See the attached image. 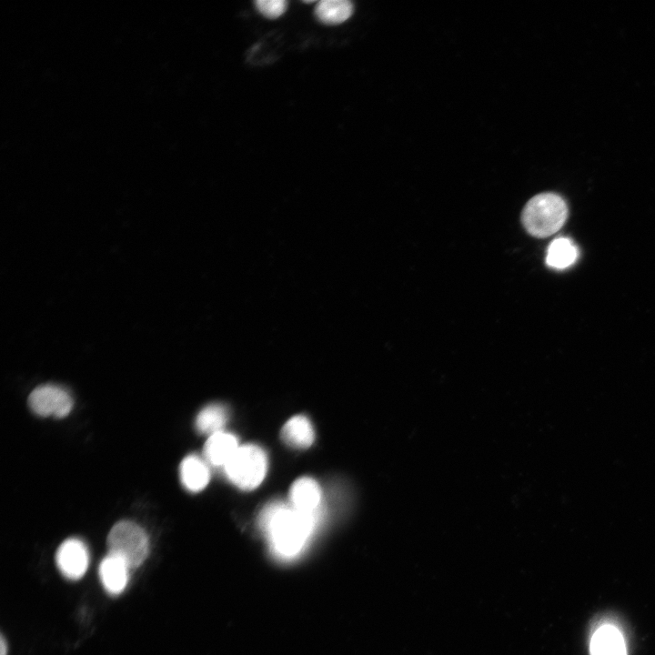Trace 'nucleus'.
Masks as SVG:
<instances>
[{"instance_id": "nucleus-1", "label": "nucleus", "mask_w": 655, "mask_h": 655, "mask_svg": "<svg viewBox=\"0 0 655 655\" xmlns=\"http://www.w3.org/2000/svg\"><path fill=\"white\" fill-rule=\"evenodd\" d=\"M319 512L306 513L276 501L267 505L259 515L273 553L289 559L297 556L307 544L319 520Z\"/></svg>"}, {"instance_id": "nucleus-2", "label": "nucleus", "mask_w": 655, "mask_h": 655, "mask_svg": "<svg viewBox=\"0 0 655 655\" xmlns=\"http://www.w3.org/2000/svg\"><path fill=\"white\" fill-rule=\"evenodd\" d=\"M568 216L565 200L551 192L533 196L525 206L521 220L526 230L536 237H547L560 229Z\"/></svg>"}, {"instance_id": "nucleus-3", "label": "nucleus", "mask_w": 655, "mask_h": 655, "mask_svg": "<svg viewBox=\"0 0 655 655\" xmlns=\"http://www.w3.org/2000/svg\"><path fill=\"white\" fill-rule=\"evenodd\" d=\"M227 479L243 490H251L263 481L267 470L266 452L257 445L238 448L224 467Z\"/></svg>"}, {"instance_id": "nucleus-4", "label": "nucleus", "mask_w": 655, "mask_h": 655, "mask_svg": "<svg viewBox=\"0 0 655 655\" xmlns=\"http://www.w3.org/2000/svg\"><path fill=\"white\" fill-rule=\"evenodd\" d=\"M106 544L108 552L123 559L130 569L139 567L149 551L146 533L129 520H121L112 527Z\"/></svg>"}, {"instance_id": "nucleus-5", "label": "nucleus", "mask_w": 655, "mask_h": 655, "mask_svg": "<svg viewBox=\"0 0 655 655\" xmlns=\"http://www.w3.org/2000/svg\"><path fill=\"white\" fill-rule=\"evenodd\" d=\"M28 404L36 415L61 418L70 413L73 408V399L65 388L46 384L35 388L31 392Z\"/></svg>"}, {"instance_id": "nucleus-6", "label": "nucleus", "mask_w": 655, "mask_h": 655, "mask_svg": "<svg viewBox=\"0 0 655 655\" xmlns=\"http://www.w3.org/2000/svg\"><path fill=\"white\" fill-rule=\"evenodd\" d=\"M55 562L59 571L68 579L82 578L88 567L89 555L85 543L76 538L66 539L57 549Z\"/></svg>"}, {"instance_id": "nucleus-7", "label": "nucleus", "mask_w": 655, "mask_h": 655, "mask_svg": "<svg viewBox=\"0 0 655 655\" xmlns=\"http://www.w3.org/2000/svg\"><path fill=\"white\" fill-rule=\"evenodd\" d=\"M130 568L120 557L109 553L101 560L98 574L104 589L111 595L120 594L128 582Z\"/></svg>"}, {"instance_id": "nucleus-8", "label": "nucleus", "mask_w": 655, "mask_h": 655, "mask_svg": "<svg viewBox=\"0 0 655 655\" xmlns=\"http://www.w3.org/2000/svg\"><path fill=\"white\" fill-rule=\"evenodd\" d=\"M291 506L302 512H319L321 491L318 484L311 478L297 479L290 489Z\"/></svg>"}, {"instance_id": "nucleus-9", "label": "nucleus", "mask_w": 655, "mask_h": 655, "mask_svg": "<svg viewBox=\"0 0 655 655\" xmlns=\"http://www.w3.org/2000/svg\"><path fill=\"white\" fill-rule=\"evenodd\" d=\"M590 655H627V648L621 632L612 625L599 627L591 636Z\"/></svg>"}, {"instance_id": "nucleus-10", "label": "nucleus", "mask_w": 655, "mask_h": 655, "mask_svg": "<svg viewBox=\"0 0 655 655\" xmlns=\"http://www.w3.org/2000/svg\"><path fill=\"white\" fill-rule=\"evenodd\" d=\"M238 448L237 439L233 434L220 431L208 437L204 455L210 464L225 467Z\"/></svg>"}, {"instance_id": "nucleus-11", "label": "nucleus", "mask_w": 655, "mask_h": 655, "mask_svg": "<svg viewBox=\"0 0 655 655\" xmlns=\"http://www.w3.org/2000/svg\"><path fill=\"white\" fill-rule=\"evenodd\" d=\"M179 474L183 486L191 492L204 489L210 479L207 464L196 455H188L182 460Z\"/></svg>"}, {"instance_id": "nucleus-12", "label": "nucleus", "mask_w": 655, "mask_h": 655, "mask_svg": "<svg viewBox=\"0 0 655 655\" xmlns=\"http://www.w3.org/2000/svg\"><path fill=\"white\" fill-rule=\"evenodd\" d=\"M283 441L295 448H307L314 441L313 427L305 416H295L286 422L281 429Z\"/></svg>"}, {"instance_id": "nucleus-13", "label": "nucleus", "mask_w": 655, "mask_h": 655, "mask_svg": "<svg viewBox=\"0 0 655 655\" xmlns=\"http://www.w3.org/2000/svg\"><path fill=\"white\" fill-rule=\"evenodd\" d=\"M227 418L228 413L225 406L218 403L209 404L197 414L196 428L201 434L211 436L223 431Z\"/></svg>"}, {"instance_id": "nucleus-14", "label": "nucleus", "mask_w": 655, "mask_h": 655, "mask_svg": "<svg viewBox=\"0 0 655 655\" xmlns=\"http://www.w3.org/2000/svg\"><path fill=\"white\" fill-rule=\"evenodd\" d=\"M353 5L348 0H321L315 8L317 18L327 25H338L348 19Z\"/></svg>"}, {"instance_id": "nucleus-15", "label": "nucleus", "mask_w": 655, "mask_h": 655, "mask_svg": "<svg viewBox=\"0 0 655 655\" xmlns=\"http://www.w3.org/2000/svg\"><path fill=\"white\" fill-rule=\"evenodd\" d=\"M578 249L571 240L559 237L549 246L546 257L548 266L563 269L571 266L577 259Z\"/></svg>"}, {"instance_id": "nucleus-16", "label": "nucleus", "mask_w": 655, "mask_h": 655, "mask_svg": "<svg viewBox=\"0 0 655 655\" xmlns=\"http://www.w3.org/2000/svg\"><path fill=\"white\" fill-rule=\"evenodd\" d=\"M257 9L266 17L275 19L280 16L287 9L285 0H257L255 2Z\"/></svg>"}, {"instance_id": "nucleus-17", "label": "nucleus", "mask_w": 655, "mask_h": 655, "mask_svg": "<svg viewBox=\"0 0 655 655\" xmlns=\"http://www.w3.org/2000/svg\"><path fill=\"white\" fill-rule=\"evenodd\" d=\"M7 654V644L5 642V640L4 636H1L0 640V655H6Z\"/></svg>"}, {"instance_id": "nucleus-18", "label": "nucleus", "mask_w": 655, "mask_h": 655, "mask_svg": "<svg viewBox=\"0 0 655 655\" xmlns=\"http://www.w3.org/2000/svg\"><path fill=\"white\" fill-rule=\"evenodd\" d=\"M303 2L308 4V3H312L313 0H311V1H303Z\"/></svg>"}]
</instances>
